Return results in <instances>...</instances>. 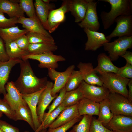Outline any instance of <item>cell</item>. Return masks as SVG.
Listing matches in <instances>:
<instances>
[{
	"mask_svg": "<svg viewBox=\"0 0 132 132\" xmlns=\"http://www.w3.org/2000/svg\"><path fill=\"white\" fill-rule=\"evenodd\" d=\"M105 127L113 131L132 132V116L114 115Z\"/></svg>",
	"mask_w": 132,
	"mask_h": 132,
	"instance_id": "cell-14",
	"label": "cell"
},
{
	"mask_svg": "<svg viewBox=\"0 0 132 132\" xmlns=\"http://www.w3.org/2000/svg\"><path fill=\"white\" fill-rule=\"evenodd\" d=\"M0 132H3L1 129H0Z\"/></svg>",
	"mask_w": 132,
	"mask_h": 132,
	"instance_id": "cell-53",
	"label": "cell"
},
{
	"mask_svg": "<svg viewBox=\"0 0 132 132\" xmlns=\"http://www.w3.org/2000/svg\"><path fill=\"white\" fill-rule=\"evenodd\" d=\"M19 5L29 18L36 16L35 8L32 0H20Z\"/></svg>",
	"mask_w": 132,
	"mask_h": 132,
	"instance_id": "cell-35",
	"label": "cell"
},
{
	"mask_svg": "<svg viewBox=\"0 0 132 132\" xmlns=\"http://www.w3.org/2000/svg\"><path fill=\"white\" fill-rule=\"evenodd\" d=\"M97 3L95 0H89L85 17L83 20L78 23L81 28L95 31H98L99 29L100 25L97 11Z\"/></svg>",
	"mask_w": 132,
	"mask_h": 132,
	"instance_id": "cell-10",
	"label": "cell"
},
{
	"mask_svg": "<svg viewBox=\"0 0 132 132\" xmlns=\"http://www.w3.org/2000/svg\"><path fill=\"white\" fill-rule=\"evenodd\" d=\"M116 74L124 78L132 79V65L126 63L124 66L119 67Z\"/></svg>",
	"mask_w": 132,
	"mask_h": 132,
	"instance_id": "cell-42",
	"label": "cell"
},
{
	"mask_svg": "<svg viewBox=\"0 0 132 132\" xmlns=\"http://www.w3.org/2000/svg\"><path fill=\"white\" fill-rule=\"evenodd\" d=\"M124 58L126 61V63L132 65V52L127 51L123 54L120 56Z\"/></svg>",
	"mask_w": 132,
	"mask_h": 132,
	"instance_id": "cell-46",
	"label": "cell"
},
{
	"mask_svg": "<svg viewBox=\"0 0 132 132\" xmlns=\"http://www.w3.org/2000/svg\"><path fill=\"white\" fill-rule=\"evenodd\" d=\"M75 67L74 65H72L62 72H58L55 69H48L49 77L51 80L54 81L51 91L52 96L56 95L57 93L65 86L69 77L74 70Z\"/></svg>",
	"mask_w": 132,
	"mask_h": 132,
	"instance_id": "cell-8",
	"label": "cell"
},
{
	"mask_svg": "<svg viewBox=\"0 0 132 132\" xmlns=\"http://www.w3.org/2000/svg\"></svg>",
	"mask_w": 132,
	"mask_h": 132,
	"instance_id": "cell-56",
	"label": "cell"
},
{
	"mask_svg": "<svg viewBox=\"0 0 132 132\" xmlns=\"http://www.w3.org/2000/svg\"><path fill=\"white\" fill-rule=\"evenodd\" d=\"M84 30L87 37V41L85 44V49L86 51H95L103 46L104 44L110 42L102 33L85 28L84 29Z\"/></svg>",
	"mask_w": 132,
	"mask_h": 132,
	"instance_id": "cell-16",
	"label": "cell"
},
{
	"mask_svg": "<svg viewBox=\"0 0 132 132\" xmlns=\"http://www.w3.org/2000/svg\"><path fill=\"white\" fill-rule=\"evenodd\" d=\"M97 61V65L94 68L97 73L100 74L108 72L117 73L119 67L113 64L110 58L105 53L99 54Z\"/></svg>",
	"mask_w": 132,
	"mask_h": 132,
	"instance_id": "cell-23",
	"label": "cell"
},
{
	"mask_svg": "<svg viewBox=\"0 0 132 132\" xmlns=\"http://www.w3.org/2000/svg\"><path fill=\"white\" fill-rule=\"evenodd\" d=\"M26 35L30 44L46 43L55 44L52 37H48L40 33L30 32H28Z\"/></svg>",
	"mask_w": 132,
	"mask_h": 132,
	"instance_id": "cell-33",
	"label": "cell"
},
{
	"mask_svg": "<svg viewBox=\"0 0 132 132\" xmlns=\"http://www.w3.org/2000/svg\"><path fill=\"white\" fill-rule=\"evenodd\" d=\"M19 76L14 84L21 94H29L38 91L45 87L47 77L39 78L34 73L28 60H22L20 63Z\"/></svg>",
	"mask_w": 132,
	"mask_h": 132,
	"instance_id": "cell-1",
	"label": "cell"
},
{
	"mask_svg": "<svg viewBox=\"0 0 132 132\" xmlns=\"http://www.w3.org/2000/svg\"><path fill=\"white\" fill-rule=\"evenodd\" d=\"M66 107L60 104L48 115L44 114L43 122V129H47L56 119L60 113Z\"/></svg>",
	"mask_w": 132,
	"mask_h": 132,
	"instance_id": "cell-34",
	"label": "cell"
},
{
	"mask_svg": "<svg viewBox=\"0 0 132 132\" xmlns=\"http://www.w3.org/2000/svg\"><path fill=\"white\" fill-rule=\"evenodd\" d=\"M93 116H83L80 122L76 125V132H89Z\"/></svg>",
	"mask_w": 132,
	"mask_h": 132,
	"instance_id": "cell-36",
	"label": "cell"
},
{
	"mask_svg": "<svg viewBox=\"0 0 132 132\" xmlns=\"http://www.w3.org/2000/svg\"><path fill=\"white\" fill-rule=\"evenodd\" d=\"M113 132H117V131H113Z\"/></svg>",
	"mask_w": 132,
	"mask_h": 132,
	"instance_id": "cell-54",
	"label": "cell"
},
{
	"mask_svg": "<svg viewBox=\"0 0 132 132\" xmlns=\"http://www.w3.org/2000/svg\"><path fill=\"white\" fill-rule=\"evenodd\" d=\"M66 92L65 86L60 90L59 92V95L49 107L48 112L47 113L45 112L44 114L48 115L61 104Z\"/></svg>",
	"mask_w": 132,
	"mask_h": 132,
	"instance_id": "cell-39",
	"label": "cell"
},
{
	"mask_svg": "<svg viewBox=\"0 0 132 132\" xmlns=\"http://www.w3.org/2000/svg\"><path fill=\"white\" fill-rule=\"evenodd\" d=\"M16 120L27 122L34 131L35 130L31 111L28 105H21L15 111Z\"/></svg>",
	"mask_w": 132,
	"mask_h": 132,
	"instance_id": "cell-31",
	"label": "cell"
},
{
	"mask_svg": "<svg viewBox=\"0 0 132 132\" xmlns=\"http://www.w3.org/2000/svg\"><path fill=\"white\" fill-rule=\"evenodd\" d=\"M79 116L77 103L74 105L66 107L48 128H54L65 124Z\"/></svg>",
	"mask_w": 132,
	"mask_h": 132,
	"instance_id": "cell-18",
	"label": "cell"
},
{
	"mask_svg": "<svg viewBox=\"0 0 132 132\" xmlns=\"http://www.w3.org/2000/svg\"><path fill=\"white\" fill-rule=\"evenodd\" d=\"M83 95L79 88L66 92L61 105L65 107L76 104L83 98Z\"/></svg>",
	"mask_w": 132,
	"mask_h": 132,
	"instance_id": "cell-29",
	"label": "cell"
},
{
	"mask_svg": "<svg viewBox=\"0 0 132 132\" xmlns=\"http://www.w3.org/2000/svg\"><path fill=\"white\" fill-rule=\"evenodd\" d=\"M10 59L6 53L3 41L0 37V61L5 62Z\"/></svg>",
	"mask_w": 132,
	"mask_h": 132,
	"instance_id": "cell-45",
	"label": "cell"
},
{
	"mask_svg": "<svg viewBox=\"0 0 132 132\" xmlns=\"http://www.w3.org/2000/svg\"><path fill=\"white\" fill-rule=\"evenodd\" d=\"M89 132H113L104 126L102 122L93 117Z\"/></svg>",
	"mask_w": 132,
	"mask_h": 132,
	"instance_id": "cell-40",
	"label": "cell"
},
{
	"mask_svg": "<svg viewBox=\"0 0 132 132\" xmlns=\"http://www.w3.org/2000/svg\"><path fill=\"white\" fill-rule=\"evenodd\" d=\"M18 18L14 17L7 18L4 13L0 11V28H6L15 26L18 23Z\"/></svg>",
	"mask_w": 132,
	"mask_h": 132,
	"instance_id": "cell-41",
	"label": "cell"
},
{
	"mask_svg": "<svg viewBox=\"0 0 132 132\" xmlns=\"http://www.w3.org/2000/svg\"><path fill=\"white\" fill-rule=\"evenodd\" d=\"M57 46L55 44L46 43L30 44L27 51L29 54H37L45 52H54L57 50Z\"/></svg>",
	"mask_w": 132,
	"mask_h": 132,
	"instance_id": "cell-28",
	"label": "cell"
},
{
	"mask_svg": "<svg viewBox=\"0 0 132 132\" xmlns=\"http://www.w3.org/2000/svg\"><path fill=\"white\" fill-rule=\"evenodd\" d=\"M47 130L46 129H43L41 132H46Z\"/></svg>",
	"mask_w": 132,
	"mask_h": 132,
	"instance_id": "cell-51",
	"label": "cell"
},
{
	"mask_svg": "<svg viewBox=\"0 0 132 132\" xmlns=\"http://www.w3.org/2000/svg\"><path fill=\"white\" fill-rule=\"evenodd\" d=\"M108 98L110 110L114 115L132 116V102L127 97L120 94L110 92Z\"/></svg>",
	"mask_w": 132,
	"mask_h": 132,
	"instance_id": "cell-4",
	"label": "cell"
},
{
	"mask_svg": "<svg viewBox=\"0 0 132 132\" xmlns=\"http://www.w3.org/2000/svg\"><path fill=\"white\" fill-rule=\"evenodd\" d=\"M46 86L36 92L29 94H21L31 111L35 131L41 124L39 122L37 113V108L40 96L44 90Z\"/></svg>",
	"mask_w": 132,
	"mask_h": 132,
	"instance_id": "cell-17",
	"label": "cell"
},
{
	"mask_svg": "<svg viewBox=\"0 0 132 132\" xmlns=\"http://www.w3.org/2000/svg\"><path fill=\"white\" fill-rule=\"evenodd\" d=\"M100 103L83 98L78 103V109L79 116L88 115L98 116Z\"/></svg>",
	"mask_w": 132,
	"mask_h": 132,
	"instance_id": "cell-25",
	"label": "cell"
},
{
	"mask_svg": "<svg viewBox=\"0 0 132 132\" xmlns=\"http://www.w3.org/2000/svg\"><path fill=\"white\" fill-rule=\"evenodd\" d=\"M70 0H62V5L59 8L50 11L48 20L49 33L55 31L65 21V14L70 11Z\"/></svg>",
	"mask_w": 132,
	"mask_h": 132,
	"instance_id": "cell-9",
	"label": "cell"
},
{
	"mask_svg": "<svg viewBox=\"0 0 132 132\" xmlns=\"http://www.w3.org/2000/svg\"><path fill=\"white\" fill-rule=\"evenodd\" d=\"M99 77L103 83V85L110 92L120 94L128 98V89L127 86L130 79L112 72L100 74Z\"/></svg>",
	"mask_w": 132,
	"mask_h": 132,
	"instance_id": "cell-3",
	"label": "cell"
},
{
	"mask_svg": "<svg viewBox=\"0 0 132 132\" xmlns=\"http://www.w3.org/2000/svg\"><path fill=\"white\" fill-rule=\"evenodd\" d=\"M54 85L53 82L48 81L46 87L42 92L39 97L37 106V113L39 121L41 124L45 111L49 104L57 96V94L54 96L51 95V91Z\"/></svg>",
	"mask_w": 132,
	"mask_h": 132,
	"instance_id": "cell-13",
	"label": "cell"
},
{
	"mask_svg": "<svg viewBox=\"0 0 132 132\" xmlns=\"http://www.w3.org/2000/svg\"><path fill=\"white\" fill-rule=\"evenodd\" d=\"M36 15L44 28L49 31L48 20L50 11L55 7L53 4L46 3L42 0H35L34 3Z\"/></svg>",
	"mask_w": 132,
	"mask_h": 132,
	"instance_id": "cell-20",
	"label": "cell"
},
{
	"mask_svg": "<svg viewBox=\"0 0 132 132\" xmlns=\"http://www.w3.org/2000/svg\"><path fill=\"white\" fill-rule=\"evenodd\" d=\"M78 88L84 98L99 103L108 98L110 92L103 85L99 86L90 85L84 81Z\"/></svg>",
	"mask_w": 132,
	"mask_h": 132,
	"instance_id": "cell-7",
	"label": "cell"
},
{
	"mask_svg": "<svg viewBox=\"0 0 132 132\" xmlns=\"http://www.w3.org/2000/svg\"><path fill=\"white\" fill-rule=\"evenodd\" d=\"M6 93L3 100L15 111L21 105H28L21 94L15 85L14 82H8L5 86Z\"/></svg>",
	"mask_w": 132,
	"mask_h": 132,
	"instance_id": "cell-12",
	"label": "cell"
},
{
	"mask_svg": "<svg viewBox=\"0 0 132 132\" xmlns=\"http://www.w3.org/2000/svg\"><path fill=\"white\" fill-rule=\"evenodd\" d=\"M109 3L111 9L109 12L102 11L100 16L103 28L106 30L114 23L116 19L120 16L132 15V1L131 0H99Z\"/></svg>",
	"mask_w": 132,
	"mask_h": 132,
	"instance_id": "cell-2",
	"label": "cell"
},
{
	"mask_svg": "<svg viewBox=\"0 0 132 132\" xmlns=\"http://www.w3.org/2000/svg\"><path fill=\"white\" fill-rule=\"evenodd\" d=\"M83 81L79 70L73 71L65 86L66 91L72 90L77 88Z\"/></svg>",
	"mask_w": 132,
	"mask_h": 132,
	"instance_id": "cell-32",
	"label": "cell"
},
{
	"mask_svg": "<svg viewBox=\"0 0 132 132\" xmlns=\"http://www.w3.org/2000/svg\"><path fill=\"white\" fill-rule=\"evenodd\" d=\"M29 59L38 61L39 62V67L48 69H55L58 67V62L66 60L65 58L62 56L55 55L51 51L37 54H29L22 58V59L23 60Z\"/></svg>",
	"mask_w": 132,
	"mask_h": 132,
	"instance_id": "cell-6",
	"label": "cell"
},
{
	"mask_svg": "<svg viewBox=\"0 0 132 132\" xmlns=\"http://www.w3.org/2000/svg\"><path fill=\"white\" fill-rule=\"evenodd\" d=\"M0 112L4 114L10 119L17 121L16 112L3 99H0Z\"/></svg>",
	"mask_w": 132,
	"mask_h": 132,
	"instance_id": "cell-37",
	"label": "cell"
},
{
	"mask_svg": "<svg viewBox=\"0 0 132 132\" xmlns=\"http://www.w3.org/2000/svg\"><path fill=\"white\" fill-rule=\"evenodd\" d=\"M100 108L98 118L97 119L106 126L114 116L111 112L108 98L99 102Z\"/></svg>",
	"mask_w": 132,
	"mask_h": 132,
	"instance_id": "cell-27",
	"label": "cell"
},
{
	"mask_svg": "<svg viewBox=\"0 0 132 132\" xmlns=\"http://www.w3.org/2000/svg\"><path fill=\"white\" fill-rule=\"evenodd\" d=\"M19 0H0V11L10 18L24 16V12L19 5Z\"/></svg>",
	"mask_w": 132,
	"mask_h": 132,
	"instance_id": "cell-22",
	"label": "cell"
},
{
	"mask_svg": "<svg viewBox=\"0 0 132 132\" xmlns=\"http://www.w3.org/2000/svg\"><path fill=\"white\" fill-rule=\"evenodd\" d=\"M5 45L6 53L10 59H22V57L29 54L27 51L21 49L15 41L6 43Z\"/></svg>",
	"mask_w": 132,
	"mask_h": 132,
	"instance_id": "cell-30",
	"label": "cell"
},
{
	"mask_svg": "<svg viewBox=\"0 0 132 132\" xmlns=\"http://www.w3.org/2000/svg\"><path fill=\"white\" fill-rule=\"evenodd\" d=\"M82 118V116L77 117L69 122L65 124L54 128H49L46 132H66L73 126L76 123L80 121Z\"/></svg>",
	"mask_w": 132,
	"mask_h": 132,
	"instance_id": "cell-38",
	"label": "cell"
},
{
	"mask_svg": "<svg viewBox=\"0 0 132 132\" xmlns=\"http://www.w3.org/2000/svg\"><path fill=\"white\" fill-rule=\"evenodd\" d=\"M76 125H75L73 126L72 129L70 130L69 132H76Z\"/></svg>",
	"mask_w": 132,
	"mask_h": 132,
	"instance_id": "cell-49",
	"label": "cell"
},
{
	"mask_svg": "<svg viewBox=\"0 0 132 132\" xmlns=\"http://www.w3.org/2000/svg\"><path fill=\"white\" fill-rule=\"evenodd\" d=\"M17 23L21 24L28 32L37 33L48 37H52L43 26L37 15L33 18L21 17L18 18Z\"/></svg>",
	"mask_w": 132,
	"mask_h": 132,
	"instance_id": "cell-19",
	"label": "cell"
},
{
	"mask_svg": "<svg viewBox=\"0 0 132 132\" xmlns=\"http://www.w3.org/2000/svg\"><path fill=\"white\" fill-rule=\"evenodd\" d=\"M26 29H21L18 26L0 28V37L5 43L15 41L21 36L28 32Z\"/></svg>",
	"mask_w": 132,
	"mask_h": 132,
	"instance_id": "cell-26",
	"label": "cell"
},
{
	"mask_svg": "<svg viewBox=\"0 0 132 132\" xmlns=\"http://www.w3.org/2000/svg\"><path fill=\"white\" fill-rule=\"evenodd\" d=\"M3 113L0 112V118L2 116Z\"/></svg>",
	"mask_w": 132,
	"mask_h": 132,
	"instance_id": "cell-52",
	"label": "cell"
},
{
	"mask_svg": "<svg viewBox=\"0 0 132 132\" xmlns=\"http://www.w3.org/2000/svg\"><path fill=\"white\" fill-rule=\"evenodd\" d=\"M89 0H71L70 11L75 18L76 23H79L84 19Z\"/></svg>",
	"mask_w": 132,
	"mask_h": 132,
	"instance_id": "cell-24",
	"label": "cell"
},
{
	"mask_svg": "<svg viewBox=\"0 0 132 132\" xmlns=\"http://www.w3.org/2000/svg\"><path fill=\"white\" fill-rule=\"evenodd\" d=\"M103 46L104 50L108 52L111 61H116L128 49L132 48V36L119 37L113 42L104 44Z\"/></svg>",
	"mask_w": 132,
	"mask_h": 132,
	"instance_id": "cell-5",
	"label": "cell"
},
{
	"mask_svg": "<svg viewBox=\"0 0 132 132\" xmlns=\"http://www.w3.org/2000/svg\"><path fill=\"white\" fill-rule=\"evenodd\" d=\"M83 80L90 85L101 86L103 84L97 75V72L91 63L80 62L77 66Z\"/></svg>",
	"mask_w": 132,
	"mask_h": 132,
	"instance_id": "cell-15",
	"label": "cell"
},
{
	"mask_svg": "<svg viewBox=\"0 0 132 132\" xmlns=\"http://www.w3.org/2000/svg\"><path fill=\"white\" fill-rule=\"evenodd\" d=\"M0 129L3 132H20L18 128L0 119Z\"/></svg>",
	"mask_w": 132,
	"mask_h": 132,
	"instance_id": "cell-44",
	"label": "cell"
},
{
	"mask_svg": "<svg viewBox=\"0 0 132 132\" xmlns=\"http://www.w3.org/2000/svg\"><path fill=\"white\" fill-rule=\"evenodd\" d=\"M127 85L128 87V98L132 102V79H130Z\"/></svg>",
	"mask_w": 132,
	"mask_h": 132,
	"instance_id": "cell-47",
	"label": "cell"
},
{
	"mask_svg": "<svg viewBox=\"0 0 132 132\" xmlns=\"http://www.w3.org/2000/svg\"><path fill=\"white\" fill-rule=\"evenodd\" d=\"M42 0L44 2L47 4L50 3V2L52 1H52L50 0Z\"/></svg>",
	"mask_w": 132,
	"mask_h": 132,
	"instance_id": "cell-50",
	"label": "cell"
},
{
	"mask_svg": "<svg viewBox=\"0 0 132 132\" xmlns=\"http://www.w3.org/2000/svg\"><path fill=\"white\" fill-rule=\"evenodd\" d=\"M15 41L21 49L27 51L30 43L26 34L21 36Z\"/></svg>",
	"mask_w": 132,
	"mask_h": 132,
	"instance_id": "cell-43",
	"label": "cell"
},
{
	"mask_svg": "<svg viewBox=\"0 0 132 132\" xmlns=\"http://www.w3.org/2000/svg\"><path fill=\"white\" fill-rule=\"evenodd\" d=\"M21 59H10L8 61L0 62V94L6 93L5 84L7 82L9 75L12 68L16 64L19 63Z\"/></svg>",
	"mask_w": 132,
	"mask_h": 132,
	"instance_id": "cell-21",
	"label": "cell"
},
{
	"mask_svg": "<svg viewBox=\"0 0 132 132\" xmlns=\"http://www.w3.org/2000/svg\"><path fill=\"white\" fill-rule=\"evenodd\" d=\"M43 129L42 124L41 123L39 128L34 132H41V131ZM23 132H29L27 131H25Z\"/></svg>",
	"mask_w": 132,
	"mask_h": 132,
	"instance_id": "cell-48",
	"label": "cell"
},
{
	"mask_svg": "<svg viewBox=\"0 0 132 132\" xmlns=\"http://www.w3.org/2000/svg\"><path fill=\"white\" fill-rule=\"evenodd\" d=\"M116 26L111 33L106 36L110 41L113 37L132 36V15L120 16L115 20Z\"/></svg>",
	"mask_w": 132,
	"mask_h": 132,
	"instance_id": "cell-11",
	"label": "cell"
},
{
	"mask_svg": "<svg viewBox=\"0 0 132 132\" xmlns=\"http://www.w3.org/2000/svg\"><path fill=\"white\" fill-rule=\"evenodd\" d=\"M0 99H1V98H0Z\"/></svg>",
	"mask_w": 132,
	"mask_h": 132,
	"instance_id": "cell-55",
	"label": "cell"
}]
</instances>
